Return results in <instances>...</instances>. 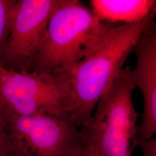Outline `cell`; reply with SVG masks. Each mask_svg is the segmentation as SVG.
Segmentation results:
<instances>
[{
    "mask_svg": "<svg viewBox=\"0 0 156 156\" xmlns=\"http://www.w3.org/2000/svg\"><path fill=\"white\" fill-rule=\"evenodd\" d=\"M156 14V9L139 22L115 25L94 50L67 71L76 104L71 121L78 128L89 123L101 96Z\"/></svg>",
    "mask_w": 156,
    "mask_h": 156,
    "instance_id": "cell-1",
    "label": "cell"
},
{
    "mask_svg": "<svg viewBox=\"0 0 156 156\" xmlns=\"http://www.w3.org/2000/svg\"><path fill=\"white\" fill-rule=\"evenodd\" d=\"M115 25L100 22L80 1L57 0L33 71L66 73L94 50Z\"/></svg>",
    "mask_w": 156,
    "mask_h": 156,
    "instance_id": "cell-2",
    "label": "cell"
},
{
    "mask_svg": "<svg viewBox=\"0 0 156 156\" xmlns=\"http://www.w3.org/2000/svg\"><path fill=\"white\" fill-rule=\"evenodd\" d=\"M76 104L68 73L21 72L0 64V113L3 115H49L68 119Z\"/></svg>",
    "mask_w": 156,
    "mask_h": 156,
    "instance_id": "cell-3",
    "label": "cell"
},
{
    "mask_svg": "<svg viewBox=\"0 0 156 156\" xmlns=\"http://www.w3.org/2000/svg\"><path fill=\"white\" fill-rule=\"evenodd\" d=\"M130 67L123 68L105 90L87 128L97 140L102 156H131L138 146L139 116L133 100L135 87Z\"/></svg>",
    "mask_w": 156,
    "mask_h": 156,
    "instance_id": "cell-4",
    "label": "cell"
},
{
    "mask_svg": "<svg viewBox=\"0 0 156 156\" xmlns=\"http://www.w3.org/2000/svg\"><path fill=\"white\" fill-rule=\"evenodd\" d=\"M2 116L12 156H75L83 144V131L69 119L49 115Z\"/></svg>",
    "mask_w": 156,
    "mask_h": 156,
    "instance_id": "cell-5",
    "label": "cell"
},
{
    "mask_svg": "<svg viewBox=\"0 0 156 156\" xmlns=\"http://www.w3.org/2000/svg\"><path fill=\"white\" fill-rule=\"evenodd\" d=\"M57 0H19V6L0 64L6 69L33 71L45 40Z\"/></svg>",
    "mask_w": 156,
    "mask_h": 156,
    "instance_id": "cell-6",
    "label": "cell"
},
{
    "mask_svg": "<svg viewBox=\"0 0 156 156\" xmlns=\"http://www.w3.org/2000/svg\"><path fill=\"white\" fill-rule=\"evenodd\" d=\"M136 64L130 69L131 82L143 97L141 122L136 128L138 140L154 138L156 133V26L154 20L140 36L133 50Z\"/></svg>",
    "mask_w": 156,
    "mask_h": 156,
    "instance_id": "cell-7",
    "label": "cell"
},
{
    "mask_svg": "<svg viewBox=\"0 0 156 156\" xmlns=\"http://www.w3.org/2000/svg\"><path fill=\"white\" fill-rule=\"evenodd\" d=\"M91 11L100 22L129 24L144 20L156 9L155 0H90Z\"/></svg>",
    "mask_w": 156,
    "mask_h": 156,
    "instance_id": "cell-8",
    "label": "cell"
},
{
    "mask_svg": "<svg viewBox=\"0 0 156 156\" xmlns=\"http://www.w3.org/2000/svg\"><path fill=\"white\" fill-rule=\"evenodd\" d=\"M19 6V0H0V63L5 51Z\"/></svg>",
    "mask_w": 156,
    "mask_h": 156,
    "instance_id": "cell-9",
    "label": "cell"
},
{
    "mask_svg": "<svg viewBox=\"0 0 156 156\" xmlns=\"http://www.w3.org/2000/svg\"><path fill=\"white\" fill-rule=\"evenodd\" d=\"M80 129L83 133V144L75 156H102L94 135L86 127Z\"/></svg>",
    "mask_w": 156,
    "mask_h": 156,
    "instance_id": "cell-10",
    "label": "cell"
},
{
    "mask_svg": "<svg viewBox=\"0 0 156 156\" xmlns=\"http://www.w3.org/2000/svg\"><path fill=\"white\" fill-rule=\"evenodd\" d=\"M0 156H12L8 130L5 121L0 113Z\"/></svg>",
    "mask_w": 156,
    "mask_h": 156,
    "instance_id": "cell-11",
    "label": "cell"
},
{
    "mask_svg": "<svg viewBox=\"0 0 156 156\" xmlns=\"http://www.w3.org/2000/svg\"><path fill=\"white\" fill-rule=\"evenodd\" d=\"M138 146H139L143 156H156V139L151 138L146 140H138Z\"/></svg>",
    "mask_w": 156,
    "mask_h": 156,
    "instance_id": "cell-12",
    "label": "cell"
}]
</instances>
